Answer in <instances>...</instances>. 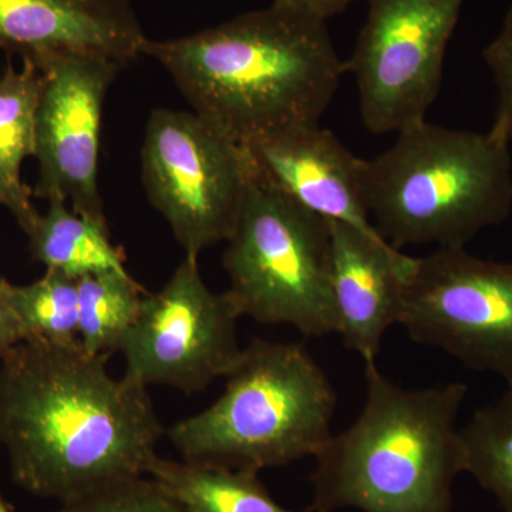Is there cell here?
Returning a JSON list of instances; mask_svg holds the SVG:
<instances>
[{"label":"cell","mask_w":512,"mask_h":512,"mask_svg":"<svg viewBox=\"0 0 512 512\" xmlns=\"http://www.w3.org/2000/svg\"><path fill=\"white\" fill-rule=\"evenodd\" d=\"M366 400L352 426L316 454L313 512H451L466 473L458 414L464 383L404 389L365 365Z\"/></svg>","instance_id":"cell-3"},{"label":"cell","mask_w":512,"mask_h":512,"mask_svg":"<svg viewBox=\"0 0 512 512\" xmlns=\"http://www.w3.org/2000/svg\"><path fill=\"white\" fill-rule=\"evenodd\" d=\"M147 477L163 485L190 512H293L276 503L256 471L158 456Z\"/></svg>","instance_id":"cell-17"},{"label":"cell","mask_w":512,"mask_h":512,"mask_svg":"<svg viewBox=\"0 0 512 512\" xmlns=\"http://www.w3.org/2000/svg\"><path fill=\"white\" fill-rule=\"evenodd\" d=\"M483 59L494 76L498 90L497 111L490 134L498 140H512V5L505 13L498 35L485 46Z\"/></svg>","instance_id":"cell-22"},{"label":"cell","mask_w":512,"mask_h":512,"mask_svg":"<svg viewBox=\"0 0 512 512\" xmlns=\"http://www.w3.org/2000/svg\"><path fill=\"white\" fill-rule=\"evenodd\" d=\"M400 325L410 338L512 386V261L439 248L416 258Z\"/></svg>","instance_id":"cell-9"},{"label":"cell","mask_w":512,"mask_h":512,"mask_svg":"<svg viewBox=\"0 0 512 512\" xmlns=\"http://www.w3.org/2000/svg\"><path fill=\"white\" fill-rule=\"evenodd\" d=\"M147 39L130 0H0V49L35 66L66 55L126 66Z\"/></svg>","instance_id":"cell-13"},{"label":"cell","mask_w":512,"mask_h":512,"mask_svg":"<svg viewBox=\"0 0 512 512\" xmlns=\"http://www.w3.org/2000/svg\"><path fill=\"white\" fill-rule=\"evenodd\" d=\"M239 318L228 292H212L198 259L184 255L167 284L146 295L121 343L124 376L146 387L202 392L237 365Z\"/></svg>","instance_id":"cell-10"},{"label":"cell","mask_w":512,"mask_h":512,"mask_svg":"<svg viewBox=\"0 0 512 512\" xmlns=\"http://www.w3.org/2000/svg\"><path fill=\"white\" fill-rule=\"evenodd\" d=\"M466 473L512 512V386L460 427Z\"/></svg>","instance_id":"cell-19"},{"label":"cell","mask_w":512,"mask_h":512,"mask_svg":"<svg viewBox=\"0 0 512 512\" xmlns=\"http://www.w3.org/2000/svg\"><path fill=\"white\" fill-rule=\"evenodd\" d=\"M80 346L22 342L0 360V443L20 487L67 503L146 477L165 430L147 387Z\"/></svg>","instance_id":"cell-1"},{"label":"cell","mask_w":512,"mask_h":512,"mask_svg":"<svg viewBox=\"0 0 512 512\" xmlns=\"http://www.w3.org/2000/svg\"><path fill=\"white\" fill-rule=\"evenodd\" d=\"M55 512H190L153 478L138 477L62 503Z\"/></svg>","instance_id":"cell-21"},{"label":"cell","mask_w":512,"mask_h":512,"mask_svg":"<svg viewBox=\"0 0 512 512\" xmlns=\"http://www.w3.org/2000/svg\"><path fill=\"white\" fill-rule=\"evenodd\" d=\"M357 0H272L275 5L292 12L299 13L305 18L326 23V20L345 12Z\"/></svg>","instance_id":"cell-24"},{"label":"cell","mask_w":512,"mask_h":512,"mask_svg":"<svg viewBox=\"0 0 512 512\" xmlns=\"http://www.w3.org/2000/svg\"><path fill=\"white\" fill-rule=\"evenodd\" d=\"M365 25L346 62L360 114L375 134L426 120L439 96L444 59L466 0H366Z\"/></svg>","instance_id":"cell-8"},{"label":"cell","mask_w":512,"mask_h":512,"mask_svg":"<svg viewBox=\"0 0 512 512\" xmlns=\"http://www.w3.org/2000/svg\"><path fill=\"white\" fill-rule=\"evenodd\" d=\"M225 379L217 402L165 430L185 461L259 473L332 437L335 389L305 346L255 339Z\"/></svg>","instance_id":"cell-5"},{"label":"cell","mask_w":512,"mask_h":512,"mask_svg":"<svg viewBox=\"0 0 512 512\" xmlns=\"http://www.w3.org/2000/svg\"><path fill=\"white\" fill-rule=\"evenodd\" d=\"M222 264L239 315L322 338L338 332L330 221L296 204L255 171Z\"/></svg>","instance_id":"cell-6"},{"label":"cell","mask_w":512,"mask_h":512,"mask_svg":"<svg viewBox=\"0 0 512 512\" xmlns=\"http://www.w3.org/2000/svg\"><path fill=\"white\" fill-rule=\"evenodd\" d=\"M5 291L25 332V342L57 346L79 343L77 281L46 271L28 285H15L5 279Z\"/></svg>","instance_id":"cell-20"},{"label":"cell","mask_w":512,"mask_h":512,"mask_svg":"<svg viewBox=\"0 0 512 512\" xmlns=\"http://www.w3.org/2000/svg\"><path fill=\"white\" fill-rule=\"evenodd\" d=\"M366 160V204L384 241L466 248L512 210L510 143L426 120Z\"/></svg>","instance_id":"cell-4"},{"label":"cell","mask_w":512,"mask_h":512,"mask_svg":"<svg viewBox=\"0 0 512 512\" xmlns=\"http://www.w3.org/2000/svg\"><path fill=\"white\" fill-rule=\"evenodd\" d=\"M141 177L185 256L228 241L255 167L247 147L195 111L158 109L147 121Z\"/></svg>","instance_id":"cell-7"},{"label":"cell","mask_w":512,"mask_h":512,"mask_svg":"<svg viewBox=\"0 0 512 512\" xmlns=\"http://www.w3.org/2000/svg\"><path fill=\"white\" fill-rule=\"evenodd\" d=\"M256 174L306 210L379 234L366 204V160L343 146L332 131L316 126L244 144Z\"/></svg>","instance_id":"cell-12"},{"label":"cell","mask_w":512,"mask_h":512,"mask_svg":"<svg viewBox=\"0 0 512 512\" xmlns=\"http://www.w3.org/2000/svg\"><path fill=\"white\" fill-rule=\"evenodd\" d=\"M43 76L23 60L22 69L8 63L0 76V205L8 208L23 232L35 225L40 212L32 188L23 183V163L36 156V114Z\"/></svg>","instance_id":"cell-15"},{"label":"cell","mask_w":512,"mask_h":512,"mask_svg":"<svg viewBox=\"0 0 512 512\" xmlns=\"http://www.w3.org/2000/svg\"><path fill=\"white\" fill-rule=\"evenodd\" d=\"M25 342V332L5 291V278L0 279V360L10 350Z\"/></svg>","instance_id":"cell-23"},{"label":"cell","mask_w":512,"mask_h":512,"mask_svg":"<svg viewBox=\"0 0 512 512\" xmlns=\"http://www.w3.org/2000/svg\"><path fill=\"white\" fill-rule=\"evenodd\" d=\"M195 113L241 144L316 126L345 74L326 23L271 3L144 43Z\"/></svg>","instance_id":"cell-2"},{"label":"cell","mask_w":512,"mask_h":512,"mask_svg":"<svg viewBox=\"0 0 512 512\" xmlns=\"http://www.w3.org/2000/svg\"><path fill=\"white\" fill-rule=\"evenodd\" d=\"M0 512H10L8 504L3 500L2 495H0Z\"/></svg>","instance_id":"cell-25"},{"label":"cell","mask_w":512,"mask_h":512,"mask_svg":"<svg viewBox=\"0 0 512 512\" xmlns=\"http://www.w3.org/2000/svg\"><path fill=\"white\" fill-rule=\"evenodd\" d=\"M146 295L127 269L77 279L80 346L92 355L120 352Z\"/></svg>","instance_id":"cell-18"},{"label":"cell","mask_w":512,"mask_h":512,"mask_svg":"<svg viewBox=\"0 0 512 512\" xmlns=\"http://www.w3.org/2000/svg\"><path fill=\"white\" fill-rule=\"evenodd\" d=\"M47 202L45 214L26 232L33 261L74 281L126 269V255L111 241L107 224L76 214L59 198Z\"/></svg>","instance_id":"cell-16"},{"label":"cell","mask_w":512,"mask_h":512,"mask_svg":"<svg viewBox=\"0 0 512 512\" xmlns=\"http://www.w3.org/2000/svg\"><path fill=\"white\" fill-rule=\"evenodd\" d=\"M332 293L338 335L346 348L376 363L384 333L400 322L404 291L416 258L379 234L330 221Z\"/></svg>","instance_id":"cell-14"},{"label":"cell","mask_w":512,"mask_h":512,"mask_svg":"<svg viewBox=\"0 0 512 512\" xmlns=\"http://www.w3.org/2000/svg\"><path fill=\"white\" fill-rule=\"evenodd\" d=\"M36 114L39 177L33 195L66 201L76 214L107 224L99 188L103 109L123 64L92 55L52 57Z\"/></svg>","instance_id":"cell-11"}]
</instances>
